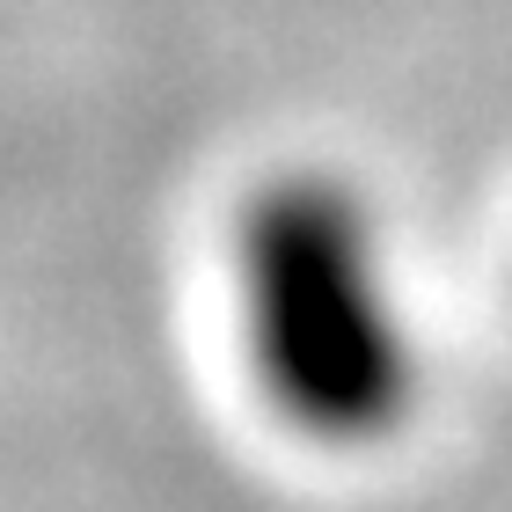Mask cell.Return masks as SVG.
Here are the masks:
<instances>
[{"mask_svg": "<svg viewBox=\"0 0 512 512\" xmlns=\"http://www.w3.org/2000/svg\"><path fill=\"white\" fill-rule=\"evenodd\" d=\"M235 308L256 388L293 432L366 447L417 403V337L381 213L330 169H286L235 213Z\"/></svg>", "mask_w": 512, "mask_h": 512, "instance_id": "cell-1", "label": "cell"}]
</instances>
